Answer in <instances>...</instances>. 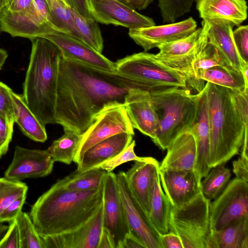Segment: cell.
Masks as SVG:
<instances>
[{"label": "cell", "mask_w": 248, "mask_h": 248, "mask_svg": "<svg viewBox=\"0 0 248 248\" xmlns=\"http://www.w3.org/2000/svg\"><path fill=\"white\" fill-rule=\"evenodd\" d=\"M137 81L120 75L60 57L56 105V124L83 134L95 116L112 105H125Z\"/></svg>", "instance_id": "obj_1"}, {"label": "cell", "mask_w": 248, "mask_h": 248, "mask_svg": "<svg viewBox=\"0 0 248 248\" xmlns=\"http://www.w3.org/2000/svg\"><path fill=\"white\" fill-rule=\"evenodd\" d=\"M103 187L71 191L55 183L39 197L29 213L40 236L70 232L87 222L103 203Z\"/></svg>", "instance_id": "obj_2"}, {"label": "cell", "mask_w": 248, "mask_h": 248, "mask_svg": "<svg viewBox=\"0 0 248 248\" xmlns=\"http://www.w3.org/2000/svg\"><path fill=\"white\" fill-rule=\"evenodd\" d=\"M30 62L23 83L24 99L45 125L56 124L59 63L62 52L42 37L31 39Z\"/></svg>", "instance_id": "obj_3"}, {"label": "cell", "mask_w": 248, "mask_h": 248, "mask_svg": "<svg viewBox=\"0 0 248 248\" xmlns=\"http://www.w3.org/2000/svg\"><path fill=\"white\" fill-rule=\"evenodd\" d=\"M210 126L208 165L226 163L241 148L245 127L234 108L230 89L206 82Z\"/></svg>", "instance_id": "obj_4"}, {"label": "cell", "mask_w": 248, "mask_h": 248, "mask_svg": "<svg viewBox=\"0 0 248 248\" xmlns=\"http://www.w3.org/2000/svg\"><path fill=\"white\" fill-rule=\"evenodd\" d=\"M157 114L158 124L154 143L162 150L181 133L189 131L197 113V95L189 89L172 87L148 93Z\"/></svg>", "instance_id": "obj_5"}, {"label": "cell", "mask_w": 248, "mask_h": 248, "mask_svg": "<svg viewBox=\"0 0 248 248\" xmlns=\"http://www.w3.org/2000/svg\"><path fill=\"white\" fill-rule=\"evenodd\" d=\"M201 191L190 202L171 207L169 231L180 238L183 248H215L209 205Z\"/></svg>", "instance_id": "obj_6"}, {"label": "cell", "mask_w": 248, "mask_h": 248, "mask_svg": "<svg viewBox=\"0 0 248 248\" xmlns=\"http://www.w3.org/2000/svg\"><path fill=\"white\" fill-rule=\"evenodd\" d=\"M115 65L116 72L137 81L148 93L172 87L189 89L181 75L153 54L135 53L119 60Z\"/></svg>", "instance_id": "obj_7"}, {"label": "cell", "mask_w": 248, "mask_h": 248, "mask_svg": "<svg viewBox=\"0 0 248 248\" xmlns=\"http://www.w3.org/2000/svg\"><path fill=\"white\" fill-rule=\"evenodd\" d=\"M209 214L212 231L248 218V183L236 177L229 181L219 195L210 202Z\"/></svg>", "instance_id": "obj_8"}, {"label": "cell", "mask_w": 248, "mask_h": 248, "mask_svg": "<svg viewBox=\"0 0 248 248\" xmlns=\"http://www.w3.org/2000/svg\"><path fill=\"white\" fill-rule=\"evenodd\" d=\"M122 133L134 135L125 106L116 105L104 108L95 116L92 124L82 134L74 162L77 163L82 154L96 143Z\"/></svg>", "instance_id": "obj_9"}, {"label": "cell", "mask_w": 248, "mask_h": 248, "mask_svg": "<svg viewBox=\"0 0 248 248\" xmlns=\"http://www.w3.org/2000/svg\"><path fill=\"white\" fill-rule=\"evenodd\" d=\"M116 181L129 234L137 239L145 248H162L160 234L151 224L147 214L132 194L124 171L116 174Z\"/></svg>", "instance_id": "obj_10"}, {"label": "cell", "mask_w": 248, "mask_h": 248, "mask_svg": "<svg viewBox=\"0 0 248 248\" xmlns=\"http://www.w3.org/2000/svg\"><path fill=\"white\" fill-rule=\"evenodd\" d=\"M103 228L109 233L114 248H123L129 229L116 181L107 172L103 187Z\"/></svg>", "instance_id": "obj_11"}, {"label": "cell", "mask_w": 248, "mask_h": 248, "mask_svg": "<svg viewBox=\"0 0 248 248\" xmlns=\"http://www.w3.org/2000/svg\"><path fill=\"white\" fill-rule=\"evenodd\" d=\"M54 163L47 150L16 146L12 161L4 172V177L15 181L45 177L52 171Z\"/></svg>", "instance_id": "obj_12"}, {"label": "cell", "mask_w": 248, "mask_h": 248, "mask_svg": "<svg viewBox=\"0 0 248 248\" xmlns=\"http://www.w3.org/2000/svg\"><path fill=\"white\" fill-rule=\"evenodd\" d=\"M1 30L13 37H40L55 30L34 4L27 9L12 12L6 7L0 13Z\"/></svg>", "instance_id": "obj_13"}, {"label": "cell", "mask_w": 248, "mask_h": 248, "mask_svg": "<svg viewBox=\"0 0 248 248\" xmlns=\"http://www.w3.org/2000/svg\"><path fill=\"white\" fill-rule=\"evenodd\" d=\"M91 15L98 23L129 29L155 25L154 20L117 0H89Z\"/></svg>", "instance_id": "obj_14"}, {"label": "cell", "mask_w": 248, "mask_h": 248, "mask_svg": "<svg viewBox=\"0 0 248 248\" xmlns=\"http://www.w3.org/2000/svg\"><path fill=\"white\" fill-rule=\"evenodd\" d=\"M196 21L190 17L178 22L129 29V37L146 52L160 45L184 38L194 32Z\"/></svg>", "instance_id": "obj_15"}, {"label": "cell", "mask_w": 248, "mask_h": 248, "mask_svg": "<svg viewBox=\"0 0 248 248\" xmlns=\"http://www.w3.org/2000/svg\"><path fill=\"white\" fill-rule=\"evenodd\" d=\"M103 204V203H102ZM103 229V205L78 228L67 232L41 236L43 248H97Z\"/></svg>", "instance_id": "obj_16"}, {"label": "cell", "mask_w": 248, "mask_h": 248, "mask_svg": "<svg viewBox=\"0 0 248 248\" xmlns=\"http://www.w3.org/2000/svg\"><path fill=\"white\" fill-rule=\"evenodd\" d=\"M40 37L53 43L65 57L102 70L116 72L115 62L71 35L54 30Z\"/></svg>", "instance_id": "obj_17"}, {"label": "cell", "mask_w": 248, "mask_h": 248, "mask_svg": "<svg viewBox=\"0 0 248 248\" xmlns=\"http://www.w3.org/2000/svg\"><path fill=\"white\" fill-rule=\"evenodd\" d=\"M161 186L172 206L180 207L201 191V181L192 170H159Z\"/></svg>", "instance_id": "obj_18"}, {"label": "cell", "mask_w": 248, "mask_h": 248, "mask_svg": "<svg viewBox=\"0 0 248 248\" xmlns=\"http://www.w3.org/2000/svg\"><path fill=\"white\" fill-rule=\"evenodd\" d=\"M197 95V115L189 132L194 136L196 145V159L194 171L202 181L211 170L208 165L210 126L206 83L204 89Z\"/></svg>", "instance_id": "obj_19"}, {"label": "cell", "mask_w": 248, "mask_h": 248, "mask_svg": "<svg viewBox=\"0 0 248 248\" xmlns=\"http://www.w3.org/2000/svg\"><path fill=\"white\" fill-rule=\"evenodd\" d=\"M159 164L154 158L148 157L135 163L124 172L128 186L145 213L150 210V198L155 178L159 173Z\"/></svg>", "instance_id": "obj_20"}, {"label": "cell", "mask_w": 248, "mask_h": 248, "mask_svg": "<svg viewBox=\"0 0 248 248\" xmlns=\"http://www.w3.org/2000/svg\"><path fill=\"white\" fill-rule=\"evenodd\" d=\"M125 107L133 128L153 140L157 131L158 119L148 92L134 90L129 95Z\"/></svg>", "instance_id": "obj_21"}, {"label": "cell", "mask_w": 248, "mask_h": 248, "mask_svg": "<svg viewBox=\"0 0 248 248\" xmlns=\"http://www.w3.org/2000/svg\"><path fill=\"white\" fill-rule=\"evenodd\" d=\"M133 135L126 133L117 134L94 144L81 156L77 170L84 171L99 168L105 162L111 159L132 142Z\"/></svg>", "instance_id": "obj_22"}, {"label": "cell", "mask_w": 248, "mask_h": 248, "mask_svg": "<svg viewBox=\"0 0 248 248\" xmlns=\"http://www.w3.org/2000/svg\"><path fill=\"white\" fill-rule=\"evenodd\" d=\"M167 149V154L159 165V170H194L196 145L194 137L190 132L180 134Z\"/></svg>", "instance_id": "obj_23"}, {"label": "cell", "mask_w": 248, "mask_h": 248, "mask_svg": "<svg viewBox=\"0 0 248 248\" xmlns=\"http://www.w3.org/2000/svg\"><path fill=\"white\" fill-rule=\"evenodd\" d=\"M196 8L203 20L222 18L239 26L247 18L246 0H197Z\"/></svg>", "instance_id": "obj_24"}, {"label": "cell", "mask_w": 248, "mask_h": 248, "mask_svg": "<svg viewBox=\"0 0 248 248\" xmlns=\"http://www.w3.org/2000/svg\"><path fill=\"white\" fill-rule=\"evenodd\" d=\"M207 21L208 23L207 32L208 41L217 47L233 68L241 72V62L232 37L234 25L230 21L222 18Z\"/></svg>", "instance_id": "obj_25"}, {"label": "cell", "mask_w": 248, "mask_h": 248, "mask_svg": "<svg viewBox=\"0 0 248 248\" xmlns=\"http://www.w3.org/2000/svg\"><path fill=\"white\" fill-rule=\"evenodd\" d=\"M15 114V123L23 133L32 140L44 142L47 138L44 125L26 104L23 95L11 92Z\"/></svg>", "instance_id": "obj_26"}, {"label": "cell", "mask_w": 248, "mask_h": 248, "mask_svg": "<svg viewBox=\"0 0 248 248\" xmlns=\"http://www.w3.org/2000/svg\"><path fill=\"white\" fill-rule=\"evenodd\" d=\"M171 207L170 203L162 188L158 173L155 178L150 195L148 217L159 234L169 232Z\"/></svg>", "instance_id": "obj_27"}, {"label": "cell", "mask_w": 248, "mask_h": 248, "mask_svg": "<svg viewBox=\"0 0 248 248\" xmlns=\"http://www.w3.org/2000/svg\"><path fill=\"white\" fill-rule=\"evenodd\" d=\"M202 26L184 38L160 45L157 47L159 52L155 54V58L157 60L178 58L193 51L208 39V21L202 20Z\"/></svg>", "instance_id": "obj_28"}, {"label": "cell", "mask_w": 248, "mask_h": 248, "mask_svg": "<svg viewBox=\"0 0 248 248\" xmlns=\"http://www.w3.org/2000/svg\"><path fill=\"white\" fill-rule=\"evenodd\" d=\"M107 171L100 168L84 171H75L56 183L58 186L71 191H93L103 186Z\"/></svg>", "instance_id": "obj_29"}, {"label": "cell", "mask_w": 248, "mask_h": 248, "mask_svg": "<svg viewBox=\"0 0 248 248\" xmlns=\"http://www.w3.org/2000/svg\"><path fill=\"white\" fill-rule=\"evenodd\" d=\"M213 237L215 248H248V218L213 231Z\"/></svg>", "instance_id": "obj_30"}, {"label": "cell", "mask_w": 248, "mask_h": 248, "mask_svg": "<svg viewBox=\"0 0 248 248\" xmlns=\"http://www.w3.org/2000/svg\"><path fill=\"white\" fill-rule=\"evenodd\" d=\"M63 130V135L54 140L47 151L54 162L69 165L74 161L82 134L69 129L65 128Z\"/></svg>", "instance_id": "obj_31"}, {"label": "cell", "mask_w": 248, "mask_h": 248, "mask_svg": "<svg viewBox=\"0 0 248 248\" xmlns=\"http://www.w3.org/2000/svg\"><path fill=\"white\" fill-rule=\"evenodd\" d=\"M199 78L232 90L242 91L248 87L241 72L215 66L203 71Z\"/></svg>", "instance_id": "obj_32"}, {"label": "cell", "mask_w": 248, "mask_h": 248, "mask_svg": "<svg viewBox=\"0 0 248 248\" xmlns=\"http://www.w3.org/2000/svg\"><path fill=\"white\" fill-rule=\"evenodd\" d=\"M46 1L49 10L50 23L53 28L56 31L71 35L82 41L75 25L70 7L63 0Z\"/></svg>", "instance_id": "obj_33"}, {"label": "cell", "mask_w": 248, "mask_h": 248, "mask_svg": "<svg viewBox=\"0 0 248 248\" xmlns=\"http://www.w3.org/2000/svg\"><path fill=\"white\" fill-rule=\"evenodd\" d=\"M75 25L82 41L89 46L102 53L103 39L98 22L93 18H87L70 7Z\"/></svg>", "instance_id": "obj_34"}, {"label": "cell", "mask_w": 248, "mask_h": 248, "mask_svg": "<svg viewBox=\"0 0 248 248\" xmlns=\"http://www.w3.org/2000/svg\"><path fill=\"white\" fill-rule=\"evenodd\" d=\"M225 164L223 163L212 168V170L201 181V191L209 201L217 198L230 181L231 172Z\"/></svg>", "instance_id": "obj_35"}, {"label": "cell", "mask_w": 248, "mask_h": 248, "mask_svg": "<svg viewBox=\"0 0 248 248\" xmlns=\"http://www.w3.org/2000/svg\"><path fill=\"white\" fill-rule=\"evenodd\" d=\"M215 66H221L229 69L236 70L227 61L217 47L208 40L194 59L192 68L196 77L199 79V76L203 71Z\"/></svg>", "instance_id": "obj_36"}, {"label": "cell", "mask_w": 248, "mask_h": 248, "mask_svg": "<svg viewBox=\"0 0 248 248\" xmlns=\"http://www.w3.org/2000/svg\"><path fill=\"white\" fill-rule=\"evenodd\" d=\"M20 236V248H43L41 237L29 214L21 212L16 218Z\"/></svg>", "instance_id": "obj_37"}, {"label": "cell", "mask_w": 248, "mask_h": 248, "mask_svg": "<svg viewBox=\"0 0 248 248\" xmlns=\"http://www.w3.org/2000/svg\"><path fill=\"white\" fill-rule=\"evenodd\" d=\"M28 187L21 181L0 178V214L12 202L27 195Z\"/></svg>", "instance_id": "obj_38"}, {"label": "cell", "mask_w": 248, "mask_h": 248, "mask_svg": "<svg viewBox=\"0 0 248 248\" xmlns=\"http://www.w3.org/2000/svg\"><path fill=\"white\" fill-rule=\"evenodd\" d=\"M233 44L241 62V72L248 67V26H240L232 32Z\"/></svg>", "instance_id": "obj_39"}, {"label": "cell", "mask_w": 248, "mask_h": 248, "mask_svg": "<svg viewBox=\"0 0 248 248\" xmlns=\"http://www.w3.org/2000/svg\"><path fill=\"white\" fill-rule=\"evenodd\" d=\"M136 146L135 140H132L130 144L117 155L101 164L99 168L107 172H112L119 166L131 161H143L148 157L137 156L134 151Z\"/></svg>", "instance_id": "obj_40"}, {"label": "cell", "mask_w": 248, "mask_h": 248, "mask_svg": "<svg viewBox=\"0 0 248 248\" xmlns=\"http://www.w3.org/2000/svg\"><path fill=\"white\" fill-rule=\"evenodd\" d=\"M12 90L0 81V115L13 126L15 114L11 92Z\"/></svg>", "instance_id": "obj_41"}, {"label": "cell", "mask_w": 248, "mask_h": 248, "mask_svg": "<svg viewBox=\"0 0 248 248\" xmlns=\"http://www.w3.org/2000/svg\"><path fill=\"white\" fill-rule=\"evenodd\" d=\"M230 90L236 112L244 125L248 126V87L242 91Z\"/></svg>", "instance_id": "obj_42"}, {"label": "cell", "mask_w": 248, "mask_h": 248, "mask_svg": "<svg viewBox=\"0 0 248 248\" xmlns=\"http://www.w3.org/2000/svg\"><path fill=\"white\" fill-rule=\"evenodd\" d=\"M0 248H20V236L16 219L10 222L7 232L0 242Z\"/></svg>", "instance_id": "obj_43"}, {"label": "cell", "mask_w": 248, "mask_h": 248, "mask_svg": "<svg viewBox=\"0 0 248 248\" xmlns=\"http://www.w3.org/2000/svg\"><path fill=\"white\" fill-rule=\"evenodd\" d=\"M13 134V126L0 115V158L7 153Z\"/></svg>", "instance_id": "obj_44"}, {"label": "cell", "mask_w": 248, "mask_h": 248, "mask_svg": "<svg viewBox=\"0 0 248 248\" xmlns=\"http://www.w3.org/2000/svg\"><path fill=\"white\" fill-rule=\"evenodd\" d=\"M26 199V195L17 199L10 204L0 214V222L13 221L22 211Z\"/></svg>", "instance_id": "obj_45"}, {"label": "cell", "mask_w": 248, "mask_h": 248, "mask_svg": "<svg viewBox=\"0 0 248 248\" xmlns=\"http://www.w3.org/2000/svg\"><path fill=\"white\" fill-rule=\"evenodd\" d=\"M232 167L236 177L248 183V158L241 155L233 161Z\"/></svg>", "instance_id": "obj_46"}, {"label": "cell", "mask_w": 248, "mask_h": 248, "mask_svg": "<svg viewBox=\"0 0 248 248\" xmlns=\"http://www.w3.org/2000/svg\"><path fill=\"white\" fill-rule=\"evenodd\" d=\"M162 248H183L180 238L172 232L160 234Z\"/></svg>", "instance_id": "obj_47"}, {"label": "cell", "mask_w": 248, "mask_h": 248, "mask_svg": "<svg viewBox=\"0 0 248 248\" xmlns=\"http://www.w3.org/2000/svg\"><path fill=\"white\" fill-rule=\"evenodd\" d=\"M68 5L81 16L93 18L90 11L89 0H67Z\"/></svg>", "instance_id": "obj_48"}, {"label": "cell", "mask_w": 248, "mask_h": 248, "mask_svg": "<svg viewBox=\"0 0 248 248\" xmlns=\"http://www.w3.org/2000/svg\"><path fill=\"white\" fill-rule=\"evenodd\" d=\"M33 3V0H13L11 4L6 7L11 12H17L29 8Z\"/></svg>", "instance_id": "obj_49"}, {"label": "cell", "mask_w": 248, "mask_h": 248, "mask_svg": "<svg viewBox=\"0 0 248 248\" xmlns=\"http://www.w3.org/2000/svg\"><path fill=\"white\" fill-rule=\"evenodd\" d=\"M126 6L136 10H141L146 8L153 0H117Z\"/></svg>", "instance_id": "obj_50"}, {"label": "cell", "mask_w": 248, "mask_h": 248, "mask_svg": "<svg viewBox=\"0 0 248 248\" xmlns=\"http://www.w3.org/2000/svg\"><path fill=\"white\" fill-rule=\"evenodd\" d=\"M33 4L40 14L50 23V13L46 0H33Z\"/></svg>", "instance_id": "obj_51"}, {"label": "cell", "mask_w": 248, "mask_h": 248, "mask_svg": "<svg viewBox=\"0 0 248 248\" xmlns=\"http://www.w3.org/2000/svg\"><path fill=\"white\" fill-rule=\"evenodd\" d=\"M97 248H114L109 233L103 228Z\"/></svg>", "instance_id": "obj_52"}, {"label": "cell", "mask_w": 248, "mask_h": 248, "mask_svg": "<svg viewBox=\"0 0 248 248\" xmlns=\"http://www.w3.org/2000/svg\"><path fill=\"white\" fill-rule=\"evenodd\" d=\"M145 248L135 238L128 234L125 238L123 248Z\"/></svg>", "instance_id": "obj_53"}, {"label": "cell", "mask_w": 248, "mask_h": 248, "mask_svg": "<svg viewBox=\"0 0 248 248\" xmlns=\"http://www.w3.org/2000/svg\"><path fill=\"white\" fill-rule=\"evenodd\" d=\"M248 126L245 127V135L243 144L241 147V155L248 158Z\"/></svg>", "instance_id": "obj_54"}, {"label": "cell", "mask_w": 248, "mask_h": 248, "mask_svg": "<svg viewBox=\"0 0 248 248\" xmlns=\"http://www.w3.org/2000/svg\"><path fill=\"white\" fill-rule=\"evenodd\" d=\"M8 56L7 51L0 48V70L2 69Z\"/></svg>", "instance_id": "obj_55"}, {"label": "cell", "mask_w": 248, "mask_h": 248, "mask_svg": "<svg viewBox=\"0 0 248 248\" xmlns=\"http://www.w3.org/2000/svg\"><path fill=\"white\" fill-rule=\"evenodd\" d=\"M8 228L9 226L2 224L0 222V242L5 236Z\"/></svg>", "instance_id": "obj_56"}, {"label": "cell", "mask_w": 248, "mask_h": 248, "mask_svg": "<svg viewBox=\"0 0 248 248\" xmlns=\"http://www.w3.org/2000/svg\"><path fill=\"white\" fill-rule=\"evenodd\" d=\"M6 5V0H0V13Z\"/></svg>", "instance_id": "obj_57"}, {"label": "cell", "mask_w": 248, "mask_h": 248, "mask_svg": "<svg viewBox=\"0 0 248 248\" xmlns=\"http://www.w3.org/2000/svg\"><path fill=\"white\" fill-rule=\"evenodd\" d=\"M12 1H13V0H6V6H9L11 4V3L12 2Z\"/></svg>", "instance_id": "obj_58"}, {"label": "cell", "mask_w": 248, "mask_h": 248, "mask_svg": "<svg viewBox=\"0 0 248 248\" xmlns=\"http://www.w3.org/2000/svg\"><path fill=\"white\" fill-rule=\"evenodd\" d=\"M64 1V2L67 5H68V0H63ZM69 6V5H68Z\"/></svg>", "instance_id": "obj_59"}, {"label": "cell", "mask_w": 248, "mask_h": 248, "mask_svg": "<svg viewBox=\"0 0 248 248\" xmlns=\"http://www.w3.org/2000/svg\"><path fill=\"white\" fill-rule=\"evenodd\" d=\"M1 31V26H0V32Z\"/></svg>", "instance_id": "obj_60"}]
</instances>
